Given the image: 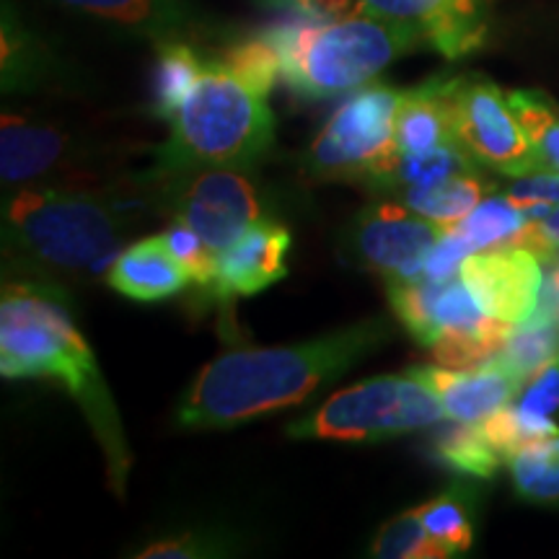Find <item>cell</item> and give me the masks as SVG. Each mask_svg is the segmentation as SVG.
<instances>
[{
    "label": "cell",
    "instance_id": "cell-1",
    "mask_svg": "<svg viewBox=\"0 0 559 559\" xmlns=\"http://www.w3.org/2000/svg\"><path fill=\"white\" fill-rule=\"evenodd\" d=\"M394 334L389 317L285 347H239L210 360L187 389L177 409L179 430H226L267 412L306 402L313 391L340 379Z\"/></svg>",
    "mask_w": 559,
    "mask_h": 559
},
{
    "label": "cell",
    "instance_id": "cell-2",
    "mask_svg": "<svg viewBox=\"0 0 559 559\" xmlns=\"http://www.w3.org/2000/svg\"><path fill=\"white\" fill-rule=\"evenodd\" d=\"M0 373L3 379H58L99 440L109 487L117 498H124L132 451L99 362L70 313V290L5 280L0 298Z\"/></svg>",
    "mask_w": 559,
    "mask_h": 559
},
{
    "label": "cell",
    "instance_id": "cell-3",
    "mask_svg": "<svg viewBox=\"0 0 559 559\" xmlns=\"http://www.w3.org/2000/svg\"><path fill=\"white\" fill-rule=\"evenodd\" d=\"M138 230L107 181L21 187L3 202V277L66 290L99 283Z\"/></svg>",
    "mask_w": 559,
    "mask_h": 559
},
{
    "label": "cell",
    "instance_id": "cell-4",
    "mask_svg": "<svg viewBox=\"0 0 559 559\" xmlns=\"http://www.w3.org/2000/svg\"><path fill=\"white\" fill-rule=\"evenodd\" d=\"M169 122V138L153 151L156 164L169 171L198 166L249 169L275 143L267 94L243 81L223 58L205 60L198 83Z\"/></svg>",
    "mask_w": 559,
    "mask_h": 559
},
{
    "label": "cell",
    "instance_id": "cell-5",
    "mask_svg": "<svg viewBox=\"0 0 559 559\" xmlns=\"http://www.w3.org/2000/svg\"><path fill=\"white\" fill-rule=\"evenodd\" d=\"M280 55V79L300 96L324 99L366 86L423 45L419 34L394 19L355 13L342 19H304L267 32Z\"/></svg>",
    "mask_w": 559,
    "mask_h": 559
},
{
    "label": "cell",
    "instance_id": "cell-6",
    "mask_svg": "<svg viewBox=\"0 0 559 559\" xmlns=\"http://www.w3.org/2000/svg\"><path fill=\"white\" fill-rule=\"evenodd\" d=\"M445 417L438 394L415 370L376 376L342 389L309 415L293 419L290 438L373 443L432 428Z\"/></svg>",
    "mask_w": 559,
    "mask_h": 559
},
{
    "label": "cell",
    "instance_id": "cell-7",
    "mask_svg": "<svg viewBox=\"0 0 559 559\" xmlns=\"http://www.w3.org/2000/svg\"><path fill=\"white\" fill-rule=\"evenodd\" d=\"M402 91L370 81L355 88L330 117L304 156V169L319 181H358L396 153V107Z\"/></svg>",
    "mask_w": 559,
    "mask_h": 559
},
{
    "label": "cell",
    "instance_id": "cell-8",
    "mask_svg": "<svg viewBox=\"0 0 559 559\" xmlns=\"http://www.w3.org/2000/svg\"><path fill=\"white\" fill-rule=\"evenodd\" d=\"M120 151L75 135L60 124L5 111L0 122V177L3 187L55 185L96 187L99 174L120 160Z\"/></svg>",
    "mask_w": 559,
    "mask_h": 559
},
{
    "label": "cell",
    "instance_id": "cell-9",
    "mask_svg": "<svg viewBox=\"0 0 559 559\" xmlns=\"http://www.w3.org/2000/svg\"><path fill=\"white\" fill-rule=\"evenodd\" d=\"M169 215L198 230L215 257L264 221L262 194L243 166H198L169 174Z\"/></svg>",
    "mask_w": 559,
    "mask_h": 559
},
{
    "label": "cell",
    "instance_id": "cell-10",
    "mask_svg": "<svg viewBox=\"0 0 559 559\" xmlns=\"http://www.w3.org/2000/svg\"><path fill=\"white\" fill-rule=\"evenodd\" d=\"M451 117L453 138L481 169L513 179L539 171L526 132L498 83L479 73L451 75Z\"/></svg>",
    "mask_w": 559,
    "mask_h": 559
},
{
    "label": "cell",
    "instance_id": "cell-11",
    "mask_svg": "<svg viewBox=\"0 0 559 559\" xmlns=\"http://www.w3.org/2000/svg\"><path fill=\"white\" fill-rule=\"evenodd\" d=\"M449 230L404 202H376L349 223L342 251L347 262L386 283H407L425 277V260Z\"/></svg>",
    "mask_w": 559,
    "mask_h": 559
},
{
    "label": "cell",
    "instance_id": "cell-12",
    "mask_svg": "<svg viewBox=\"0 0 559 559\" xmlns=\"http://www.w3.org/2000/svg\"><path fill=\"white\" fill-rule=\"evenodd\" d=\"M386 285L391 311L419 347L430 349L443 332H487L508 324L489 317L459 275L449 280L419 277Z\"/></svg>",
    "mask_w": 559,
    "mask_h": 559
},
{
    "label": "cell",
    "instance_id": "cell-13",
    "mask_svg": "<svg viewBox=\"0 0 559 559\" xmlns=\"http://www.w3.org/2000/svg\"><path fill=\"white\" fill-rule=\"evenodd\" d=\"M466 288L492 319L519 326L542 298V260L519 243H498L474 251L459 270Z\"/></svg>",
    "mask_w": 559,
    "mask_h": 559
},
{
    "label": "cell",
    "instance_id": "cell-14",
    "mask_svg": "<svg viewBox=\"0 0 559 559\" xmlns=\"http://www.w3.org/2000/svg\"><path fill=\"white\" fill-rule=\"evenodd\" d=\"M358 13L394 19L415 29L423 45L449 60L466 58L487 41L489 0H355Z\"/></svg>",
    "mask_w": 559,
    "mask_h": 559
},
{
    "label": "cell",
    "instance_id": "cell-15",
    "mask_svg": "<svg viewBox=\"0 0 559 559\" xmlns=\"http://www.w3.org/2000/svg\"><path fill=\"white\" fill-rule=\"evenodd\" d=\"M290 230L277 221L254 223L226 251L215 257V270L200 298L207 304H234L267 290L288 275Z\"/></svg>",
    "mask_w": 559,
    "mask_h": 559
},
{
    "label": "cell",
    "instance_id": "cell-16",
    "mask_svg": "<svg viewBox=\"0 0 559 559\" xmlns=\"http://www.w3.org/2000/svg\"><path fill=\"white\" fill-rule=\"evenodd\" d=\"M436 391L451 423L479 425L519 396L523 381L498 360L474 368L419 366L412 368Z\"/></svg>",
    "mask_w": 559,
    "mask_h": 559
},
{
    "label": "cell",
    "instance_id": "cell-17",
    "mask_svg": "<svg viewBox=\"0 0 559 559\" xmlns=\"http://www.w3.org/2000/svg\"><path fill=\"white\" fill-rule=\"evenodd\" d=\"M66 9L99 19L104 24L151 39H194L205 34L207 21L190 0H58Z\"/></svg>",
    "mask_w": 559,
    "mask_h": 559
},
{
    "label": "cell",
    "instance_id": "cell-18",
    "mask_svg": "<svg viewBox=\"0 0 559 559\" xmlns=\"http://www.w3.org/2000/svg\"><path fill=\"white\" fill-rule=\"evenodd\" d=\"M107 285L124 298L153 304V300L177 296L187 285H192V277L174 260L156 234L120 251V257L109 267Z\"/></svg>",
    "mask_w": 559,
    "mask_h": 559
},
{
    "label": "cell",
    "instance_id": "cell-19",
    "mask_svg": "<svg viewBox=\"0 0 559 559\" xmlns=\"http://www.w3.org/2000/svg\"><path fill=\"white\" fill-rule=\"evenodd\" d=\"M394 132L396 148L402 153H423L456 143L451 117V75H432L419 86L402 91Z\"/></svg>",
    "mask_w": 559,
    "mask_h": 559
},
{
    "label": "cell",
    "instance_id": "cell-20",
    "mask_svg": "<svg viewBox=\"0 0 559 559\" xmlns=\"http://www.w3.org/2000/svg\"><path fill=\"white\" fill-rule=\"evenodd\" d=\"M459 174H481V166L461 145H440L423 153H391L376 164L362 185L376 192H402L407 187H428Z\"/></svg>",
    "mask_w": 559,
    "mask_h": 559
},
{
    "label": "cell",
    "instance_id": "cell-21",
    "mask_svg": "<svg viewBox=\"0 0 559 559\" xmlns=\"http://www.w3.org/2000/svg\"><path fill=\"white\" fill-rule=\"evenodd\" d=\"M477 506V489L466 481H453L451 487L417 508L425 528L445 549V557H461L472 549Z\"/></svg>",
    "mask_w": 559,
    "mask_h": 559
},
{
    "label": "cell",
    "instance_id": "cell-22",
    "mask_svg": "<svg viewBox=\"0 0 559 559\" xmlns=\"http://www.w3.org/2000/svg\"><path fill=\"white\" fill-rule=\"evenodd\" d=\"M489 190L492 185L481 174H459V177L438 181V185L407 187V190L396 192V198L425 218L453 228L487 198Z\"/></svg>",
    "mask_w": 559,
    "mask_h": 559
},
{
    "label": "cell",
    "instance_id": "cell-23",
    "mask_svg": "<svg viewBox=\"0 0 559 559\" xmlns=\"http://www.w3.org/2000/svg\"><path fill=\"white\" fill-rule=\"evenodd\" d=\"M205 60L190 39H169L156 45V79H153V115L171 120L198 83Z\"/></svg>",
    "mask_w": 559,
    "mask_h": 559
},
{
    "label": "cell",
    "instance_id": "cell-24",
    "mask_svg": "<svg viewBox=\"0 0 559 559\" xmlns=\"http://www.w3.org/2000/svg\"><path fill=\"white\" fill-rule=\"evenodd\" d=\"M430 453L438 464L474 479H492L500 466L508 464L506 456L489 443L481 425L456 423L438 430L430 443Z\"/></svg>",
    "mask_w": 559,
    "mask_h": 559
},
{
    "label": "cell",
    "instance_id": "cell-25",
    "mask_svg": "<svg viewBox=\"0 0 559 559\" xmlns=\"http://www.w3.org/2000/svg\"><path fill=\"white\" fill-rule=\"evenodd\" d=\"M508 472L523 502L559 510V436L515 451Z\"/></svg>",
    "mask_w": 559,
    "mask_h": 559
},
{
    "label": "cell",
    "instance_id": "cell-26",
    "mask_svg": "<svg viewBox=\"0 0 559 559\" xmlns=\"http://www.w3.org/2000/svg\"><path fill=\"white\" fill-rule=\"evenodd\" d=\"M510 109L534 151L536 164L544 171L559 174V107L551 96L536 88H519L508 94Z\"/></svg>",
    "mask_w": 559,
    "mask_h": 559
},
{
    "label": "cell",
    "instance_id": "cell-27",
    "mask_svg": "<svg viewBox=\"0 0 559 559\" xmlns=\"http://www.w3.org/2000/svg\"><path fill=\"white\" fill-rule=\"evenodd\" d=\"M555 358H559V324L542 311H534L523 324L515 326L506 347L495 355V360L519 376L523 383Z\"/></svg>",
    "mask_w": 559,
    "mask_h": 559
},
{
    "label": "cell",
    "instance_id": "cell-28",
    "mask_svg": "<svg viewBox=\"0 0 559 559\" xmlns=\"http://www.w3.org/2000/svg\"><path fill=\"white\" fill-rule=\"evenodd\" d=\"M531 218H534V215L515 207L513 202L502 194V198L481 200L459 226H453V230L466 236L477 249H487L513 241Z\"/></svg>",
    "mask_w": 559,
    "mask_h": 559
},
{
    "label": "cell",
    "instance_id": "cell-29",
    "mask_svg": "<svg viewBox=\"0 0 559 559\" xmlns=\"http://www.w3.org/2000/svg\"><path fill=\"white\" fill-rule=\"evenodd\" d=\"M370 555L383 559H443L445 549L432 539L415 508L383 523L370 544Z\"/></svg>",
    "mask_w": 559,
    "mask_h": 559
},
{
    "label": "cell",
    "instance_id": "cell-30",
    "mask_svg": "<svg viewBox=\"0 0 559 559\" xmlns=\"http://www.w3.org/2000/svg\"><path fill=\"white\" fill-rule=\"evenodd\" d=\"M158 239L164 241V247L169 249L174 260L190 272L194 288H202V285L210 283L215 270V254L207 249V243L200 239L198 230H192L187 223L171 221L169 226L160 230Z\"/></svg>",
    "mask_w": 559,
    "mask_h": 559
},
{
    "label": "cell",
    "instance_id": "cell-31",
    "mask_svg": "<svg viewBox=\"0 0 559 559\" xmlns=\"http://www.w3.org/2000/svg\"><path fill=\"white\" fill-rule=\"evenodd\" d=\"M506 198L534 218H547L551 210L559 207V174L539 169L526 177H515L506 190Z\"/></svg>",
    "mask_w": 559,
    "mask_h": 559
},
{
    "label": "cell",
    "instance_id": "cell-32",
    "mask_svg": "<svg viewBox=\"0 0 559 559\" xmlns=\"http://www.w3.org/2000/svg\"><path fill=\"white\" fill-rule=\"evenodd\" d=\"M230 544L210 536L205 531H187V534L171 536V539L153 542L143 551L140 559H192V557H223L228 555Z\"/></svg>",
    "mask_w": 559,
    "mask_h": 559
},
{
    "label": "cell",
    "instance_id": "cell-33",
    "mask_svg": "<svg viewBox=\"0 0 559 559\" xmlns=\"http://www.w3.org/2000/svg\"><path fill=\"white\" fill-rule=\"evenodd\" d=\"M474 251H479L474 243L466 239V236H461L459 230H449V234L440 239L432 251L428 254V260H425V277L430 280H449V277H456L461 264Z\"/></svg>",
    "mask_w": 559,
    "mask_h": 559
},
{
    "label": "cell",
    "instance_id": "cell-34",
    "mask_svg": "<svg viewBox=\"0 0 559 559\" xmlns=\"http://www.w3.org/2000/svg\"><path fill=\"white\" fill-rule=\"evenodd\" d=\"M536 311L547 313L559 324V260L555 264H549V275L544 280V288H542V298Z\"/></svg>",
    "mask_w": 559,
    "mask_h": 559
}]
</instances>
